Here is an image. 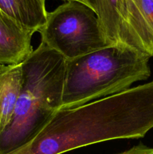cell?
I'll use <instances>...</instances> for the list:
<instances>
[{"instance_id":"cell-1","label":"cell","mask_w":153,"mask_h":154,"mask_svg":"<svg viewBox=\"0 0 153 154\" xmlns=\"http://www.w3.org/2000/svg\"><path fill=\"white\" fill-rule=\"evenodd\" d=\"M153 129V81L71 108H60L32 141L8 154H62Z\"/></svg>"},{"instance_id":"cell-2","label":"cell","mask_w":153,"mask_h":154,"mask_svg":"<svg viewBox=\"0 0 153 154\" xmlns=\"http://www.w3.org/2000/svg\"><path fill=\"white\" fill-rule=\"evenodd\" d=\"M66 60L40 42L21 63L22 86L11 120L0 135V154H8L33 139L59 110Z\"/></svg>"},{"instance_id":"cell-3","label":"cell","mask_w":153,"mask_h":154,"mask_svg":"<svg viewBox=\"0 0 153 154\" xmlns=\"http://www.w3.org/2000/svg\"><path fill=\"white\" fill-rule=\"evenodd\" d=\"M147 54L123 45H111L66 60L61 108H71L130 89L151 75Z\"/></svg>"},{"instance_id":"cell-4","label":"cell","mask_w":153,"mask_h":154,"mask_svg":"<svg viewBox=\"0 0 153 154\" xmlns=\"http://www.w3.org/2000/svg\"><path fill=\"white\" fill-rule=\"evenodd\" d=\"M38 32L42 43L66 60L112 45L92 9L75 1L66 2L48 12Z\"/></svg>"},{"instance_id":"cell-5","label":"cell","mask_w":153,"mask_h":154,"mask_svg":"<svg viewBox=\"0 0 153 154\" xmlns=\"http://www.w3.org/2000/svg\"><path fill=\"white\" fill-rule=\"evenodd\" d=\"M96 14L112 45H123L144 53L128 23L126 0H86Z\"/></svg>"},{"instance_id":"cell-6","label":"cell","mask_w":153,"mask_h":154,"mask_svg":"<svg viewBox=\"0 0 153 154\" xmlns=\"http://www.w3.org/2000/svg\"><path fill=\"white\" fill-rule=\"evenodd\" d=\"M32 35L0 10V64L22 63L34 51Z\"/></svg>"},{"instance_id":"cell-7","label":"cell","mask_w":153,"mask_h":154,"mask_svg":"<svg viewBox=\"0 0 153 154\" xmlns=\"http://www.w3.org/2000/svg\"><path fill=\"white\" fill-rule=\"evenodd\" d=\"M46 0H0V10L34 34L44 25L48 12Z\"/></svg>"},{"instance_id":"cell-8","label":"cell","mask_w":153,"mask_h":154,"mask_svg":"<svg viewBox=\"0 0 153 154\" xmlns=\"http://www.w3.org/2000/svg\"><path fill=\"white\" fill-rule=\"evenodd\" d=\"M21 86V63L0 64V135L11 120Z\"/></svg>"},{"instance_id":"cell-9","label":"cell","mask_w":153,"mask_h":154,"mask_svg":"<svg viewBox=\"0 0 153 154\" xmlns=\"http://www.w3.org/2000/svg\"><path fill=\"white\" fill-rule=\"evenodd\" d=\"M116 154H153V147H148L140 144L138 145L134 146L129 150Z\"/></svg>"},{"instance_id":"cell-10","label":"cell","mask_w":153,"mask_h":154,"mask_svg":"<svg viewBox=\"0 0 153 154\" xmlns=\"http://www.w3.org/2000/svg\"><path fill=\"white\" fill-rule=\"evenodd\" d=\"M65 1H75V2H80V3H82V4H84L85 5L88 6L87 5V2L86 0H65Z\"/></svg>"}]
</instances>
